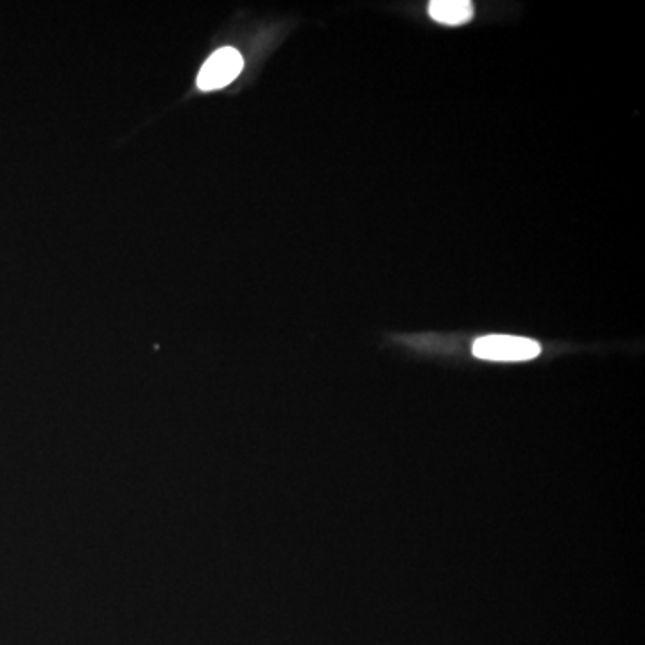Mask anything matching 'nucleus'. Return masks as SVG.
Instances as JSON below:
<instances>
[{"label":"nucleus","mask_w":645,"mask_h":645,"mask_svg":"<svg viewBox=\"0 0 645 645\" xmlns=\"http://www.w3.org/2000/svg\"><path fill=\"white\" fill-rule=\"evenodd\" d=\"M540 353L542 346L527 337L486 336L473 343V355L484 361H531Z\"/></svg>","instance_id":"1"},{"label":"nucleus","mask_w":645,"mask_h":645,"mask_svg":"<svg viewBox=\"0 0 645 645\" xmlns=\"http://www.w3.org/2000/svg\"><path fill=\"white\" fill-rule=\"evenodd\" d=\"M242 67H244V60L239 51H235L232 47L219 49L199 70L198 86L201 90L210 92L230 85L233 79H237L241 74Z\"/></svg>","instance_id":"2"},{"label":"nucleus","mask_w":645,"mask_h":645,"mask_svg":"<svg viewBox=\"0 0 645 645\" xmlns=\"http://www.w3.org/2000/svg\"><path fill=\"white\" fill-rule=\"evenodd\" d=\"M429 15L439 24L461 26L473 17L470 0H434L429 4Z\"/></svg>","instance_id":"3"}]
</instances>
